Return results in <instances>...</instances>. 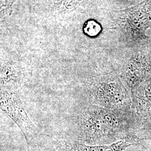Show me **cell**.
Segmentation results:
<instances>
[{
    "mask_svg": "<svg viewBox=\"0 0 151 151\" xmlns=\"http://www.w3.org/2000/svg\"><path fill=\"white\" fill-rule=\"evenodd\" d=\"M78 124L81 139L85 143L109 145L127 139L136 145L139 144L133 110H111L90 104L78 117Z\"/></svg>",
    "mask_w": 151,
    "mask_h": 151,
    "instance_id": "6da1fadb",
    "label": "cell"
},
{
    "mask_svg": "<svg viewBox=\"0 0 151 151\" xmlns=\"http://www.w3.org/2000/svg\"><path fill=\"white\" fill-rule=\"evenodd\" d=\"M90 104L116 110H132L131 92L120 76L105 74L93 80L88 87Z\"/></svg>",
    "mask_w": 151,
    "mask_h": 151,
    "instance_id": "7a4b0ae2",
    "label": "cell"
},
{
    "mask_svg": "<svg viewBox=\"0 0 151 151\" xmlns=\"http://www.w3.org/2000/svg\"><path fill=\"white\" fill-rule=\"evenodd\" d=\"M111 15L130 46L139 48L150 38L146 32L151 27V0L125 10L111 11Z\"/></svg>",
    "mask_w": 151,
    "mask_h": 151,
    "instance_id": "3957f363",
    "label": "cell"
},
{
    "mask_svg": "<svg viewBox=\"0 0 151 151\" xmlns=\"http://www.w3.org/2000/svg\"><path fill=\"white\" fill-rule=\"evenodd\" d=\"M151 76V50L142 46L131 55L120 75L130 92Z\"/></svg>",
    "mask_w": 151,
    "mask_h": 151,
    "instance_id": "277c9868",
    "label": "cell"
},
{
    "mask_svg": "<svg viewBox=\"0 0 151 151\" xmlns=\"http://www.w3.org/2000/svg\"><path fill=\"white\" fill-rule=\"evenodd\" d=\"M1 110L19 127L29 142L38 133V128L28 116L16 91L1 90Z\"/></svg>",
    "mask_w": 151,
    "mask_h": 151,
    "instance_id": "5b68a950",
    "label": "cell"
},
{
    "mask_svg": "<svg viewBox=\"0 0 151 151\" xmlns=\"http://www.w3.org/2000/svg\"><path fill=\"white\" fill-rule=\"evenodd\" d=\"M137 124L151 136V76L131 92Z\"/></svg>",
    "mask_w": 151,
    "mask_h": 151,
    "instance_id": "8992f818",
    "label": "cell"
},
{
    "mask_svg": "<svg viewBox=\"0 0 151 151\" xmlns=\"http://www.w3.org/2000/svg\"><path fill=\"white\" fill-rule=\"evenodd\" d=\"M135 145L130 140L123 139L101 145H88L80 141H68L65 142L63 147L65 151H124L130 146Z\"/></svg>",
    "mask_w": 151,
    "mask_h": 151,
    "instance_id": "52a82bcc",
    "label": "cell"
},
{
    "mask_svg": "<svg viewBox=\"0 0 151 151\" xmlns=\"http://www.w3.org/2000/svg\"><path fill=\"white\" fill-rule=\"evenodd\" d=\"M23 78L19 68L12 65H1V90L16 92L22 85Z\"/></svg>",
    "mask_w": 151,
    "mask_h": 151,
    "instance_id": "ba28073f",
    "label": "cell"
},
{
    "mask_svg": "<svg viewBox=\"0 0 151 151\" xmlns=\"http://www.w3.org/2000/svg\"><path fill=\"white\" fill-rule=\"evenodd\" d=\"M83 30L87 36L93 37L97 36L101 32V27L97 22L93 20H90L84 24Z\"/></svg>",
    "mask_w": 151,
    "mask_h": 151,
    "instance_id": "9c48e42d",
    "label": "cell"
},
{
    "mask_svg": "<svg viewBox=\"0 0 151 151\" xmlns=\"http://www.w3.org/2000/svg\"><path fill=\"white\" fill-rule=\"evenodd\" d=\"M83 0H58L60 7L63 10H70L78 7Z\"/></svg>",
    "mask_w": 151,
    "mask_h": 151,
    "instance_id": "30bf717a",
    "label": "cell"
},
{
    "mask_svg": "<svg viewBox=\"0 0 151 151\" xmlns=\"http://www.w3.org/2000/svg\"><path fill=\"white\" fill-rule=\"evenodd\" d=\"M17 1V0H1V15H10L12 10V7Z\"/></svg>",
    "mask_w": 151,
    "mask_h": 151,
    "instance_id": "8fae6325",
    "label": "cell"
}]
</instances>
